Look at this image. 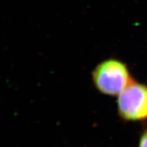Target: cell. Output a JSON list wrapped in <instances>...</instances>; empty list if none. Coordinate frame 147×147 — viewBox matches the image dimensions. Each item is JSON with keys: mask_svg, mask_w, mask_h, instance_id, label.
Instances as JSON below:
<instances>
[{"mask_svg": "<svg viewBox=\"0 0 147 147\" xmlns=\"http://www.w3.org/2000/svg\"><path fill=\"white\" fill-rule=\"evenodd\" d=\"M92 77L97 89L111 96H118L133 80L126 64L116 59L99 63L93 69Z\"/></svg>", "mask_w": 147, "mask_h": 147, "instance_id": "6da1fadb", "label": "cell"}, {"mask_svg": "<svg viewBox=\"0 0 147 147\" xmlns=\"http://www.w3.org/2000/svg\"><path fill=\"white\" fill-rule=\"evenodd\" d=\"M117 108L119 115L124 120H146L147 86L132 80L118 95Z\"/></svg>", "mask_w": 147, "mask_h": 147, "instance_id": "7a4b0ae2", "label": "cell"}, {"mask_svg": "<svg viewBox=\"0 0 147 147\" xmlns=\"http://www.w3.org/2000/svg\"><path fill=\"white\" fill-rule=\"evenodd\" d=\"M138 147H147V129L142 134L140 138Z\"/></svg>", "mask_w": 147, "mask_h": 147, "instance_id": "3957f363", "label": "cell"}]
</instances>
